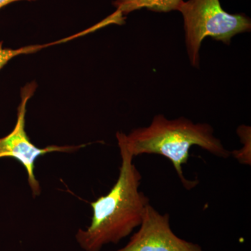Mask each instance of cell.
I'll return each mask as SVG.
<instances>
[{"mask_svg":"<svg viewBox=\"0 0 251 251\" xmlns=\"http://www.w3.org/2000/svg\"><path fill=\"white\" fill-rule=\"evenodd\" d=\"M122 164L116 183L108 194L91 202L93 215L86 229H79L75 240L84 251H100L108 244H117L141 224L150 199L140 191L142 175L133 157L120 141Z\"/></svg>","mask_w":251,"mask_h":251,"instance_id":"cell-1","label":"cell"},{"mask_svg":"<svg viewBox=\"0 0 251 251\" xmlns=\"http://www.w3.org/2000/svg\"><path fill=\"white\" fill-rule=\"evenodd\" d=\"M116 137L133 157L142 154L166 157L173 163L181 184L187 190L198 184V181L186 179L183 173L182 166L188 163L191 147H200L219 158L231 156V151L214 136L211 125L194 123L184 117L168 120L164 115H157L148 126L135 128L128 135L117 132Z\"/></svg>","mask_w":251,"mask_h":251,"instance_id":"cell-2","label":"cell"},{"mask_svg":"<svg viewBox=\"0 0 251 251\" xmlns=\"http://www.w3.org/2000/svg\"><path fill=\"white\" fill-rule=\"evenodd\" d=\"M178 11L184 18L186 50L193 67H200V50L207 36L229 45L234 36L251 31L250 18L229 14L219 0L184 1Z\"/></svg>","mask_w":251,"mask_h":251,"instance_id":"cell-3","label":"cell"},{"mask_svg":"<svg viewBox=\"0 0 251 251\" xmlns=\"http://www.w3.org/2000/svg\"><path fill=\"white\" fill-rule=\"evenodd\" d=\"M36 87V82H32L22 88L16 126L11 133L0 138V158H14L23 165L27 171L28 184L34 198L40 196L41 193L40 183L34 175L35 163L38 158L49 153L75 152L86 146V145H50L46 148H39L31 143L26 133L25 117L28 100L34 95Z\"/></svg>","mask_w":251,"mask_h":251,"instance_id":"cell-4","label":"cell"},{"mask_svg":"<svg viewBox=\"0 0 251 251\" xmlns=\"http://www.w3.org/2000/svg\"><path fill=\"white\" fill-rule=\"evenodd\" d=\"M112 251H204L198 244L185 240L174 233L170 216L161 214L149 204L137 232L126 244Z\"/></svg>","mask_w":251,"mask_h":251,"instance_id":"cell-5","label":"cell"},{"mask_svg":"<svg viewBox=\"0 0 251 251\" xmlns=\"http://www.w3.org/2000/svg\"><path fill=\"white\" fill-rule=\"evenodd\" d=\"M184 0H115L112 3L116 11L110 16L113 23L121 24L125 16L138 10L146 9L158 13L179 10Z\"/></svg>","mask_w":251,"mask_h":251,"instance_id":"cell-6","label":"cell"},{"mask_svg":"<svg viewBox=\"0 0 251 251\" xmlns=\"http://www.w3.org/2000/svg\"><path fill=\"white\" fill-rule=\"evenodd\" d=\"M251 127L246 125L238 127L237 133L244 145L240 150L231 151V156H233L239 163L249 166L251 163Z\"/></svg>","mask_w":251,"mask_h":251,"instance_id":"cell-7","label":"cell"},{"mask_svg":"<svg viewBox=\"0 0 251 251\" xmlns=\"http://www.w3.org/2000/svg\"><path fill=\"white\" fill-rule=\"evenodd\" d=\"M71 39V38L62 39V40L52 43V44H46V45H35L25 46L18 49H3V42H0V70L11 60V59L23 54H31L40 50L44 48L48 47L53 44H59V43L65 42Z\"/></svg>","mask_w":251,"mask_h":251,"instance_id":"cell-8","label":"cell"},{"mask_svg":"<svg viewBox=\"0 0 251 251\" xmlns=\"http://www.w3.org/2000/svg\"><path fill=\"white\" fill-rule=\"evenodd\" d=\"M20 1H34L37 0H0V9H2L4 6H7L11 3L16 2Z\"/></svg>","mask_w":251,"mask_h":251,"instance_id":"cell-9","label":"cell"}]
</instances>
